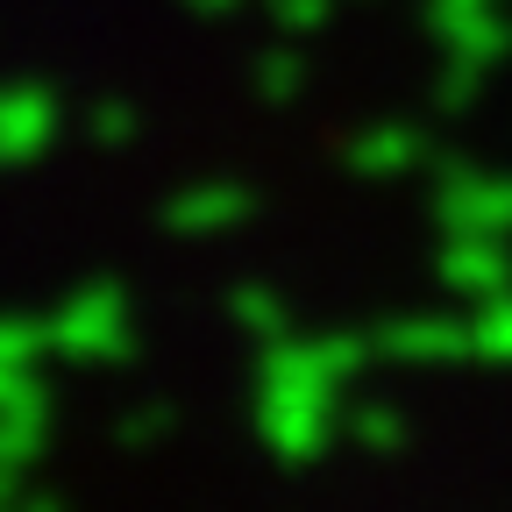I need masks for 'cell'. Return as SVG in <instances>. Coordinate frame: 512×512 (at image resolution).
<instances>
[{
  "mask_svg": "<svg viewBox=\"0 0 512 512\" xmlns=\"http://www.w3.org/2000/svg\"><path fill=\"white\" fill-rule=\"evenodd\" d=\"M264 15L278 22V36H320L335 22V0H264Z\"/></svg>",
  "mask_w": 512,
  "mask_h": 512,
  "instance_id": "cell-18",
  "label": "cell"
},
{
  "mask_svg": "<svg viewBox=\"0 0 512 512\" xmlns=\"http://www.w3.org/2000/svg\"><path fill=\"white\" fill-rule=\"evenodd\" d=\"M342 384L328 377H256V434L278 463L306 470L313 456H328V441L342 434Z\"/></svg>",
  "mask_w": 512,
  "mask_h": 512,
  "instance_id": "cell-1",
  "label": "cell"
},
{
  "mask_svg": "<svg viewBox=\"0 0 512 512\" xmlns=\"http://www.w3.org/2000/svg\"><path fill=\"white\" fill-rule=\"evenodd\" d=\"M0 463H8V484H22L43 456V427H50V384L36 370H0Z\"/></svg>",
  "mask_w": 512,
  "mask_h": 512,
  "instance_id": "cell-5",
  "label": "cell"
},
{
  "mask_svg": "<svg viewBox=\"0 0 512 512\" xmlns=\"http://www.w3.org/2000/svg\"><path fill=\"white\" fill-rule=\"evenodd\" d=\"M249 221V192L228 185V178H200V185H185L171 192V200L157 207V228L164 235H185V242H207V235H228Z\"/></svg>",
  "mask_w": 512,
  "mask_h": 512,
  "instance_id": "cell-9",
  "label": "cell"
},
{
  "mask_svg": "<svg viewBox=\"0 0 512 512\" xmlns=\"http://www.w3.org/2000/svg\"><path fill=\"white\" fill-rule=\"evenodd\" d=\"M427 29L441 43V57H463V64H491L512 57V15L505 0H427Z\"/></svg>",
  "mask_w": 512,
  "mask_h": 512,
  "instance_id": "cell-4",
  "label": "cell"
},
{
  "mask_svg": "<svg viewBox=\"0 0 512 512\" xmlns=\"http://www.w3.org/2000/svg\"><path fill=\"white\" fill-rule=\"evenodd\" d=\"M8 512H64V505L43 498V491H22V484H15V491H8Z\"/></svg>",
  "mask_w": 512,
  "mask_h": 512,
  "instance_id": "cell-20",
  "label": "cell"
},
{
  "mask_svg": "<svg viewBox=\"0 0 512 512\" xmlns=\"http://www.w3.org/2000/svg\"><path fill=\"white\" fill-rule=\"evenodd\" d=\"M434 278H441V292L484 306V299L512 292V249H505V235H448L434 256Z\"/></svg>",
  "mask_w": 512,
  "mask_h": 512,
  "instance_id": "cell-6",
  "label": "cell"
},
{
  "mask_svg": "<svg viewBox=\"0 0 512 512\" xmlns=\"http://www.w3.org/2000/svg\"><path fill=\"white\" fill-rule=\"evenodd\" d=\"M299 86H306V57H299L292 43H271L264 57H256V93H264L271 107L299 100Z\"/></svg>",
  "mask_w": 512,
  "mask_h": 512,
  "instance_id": "cell-14",
  "label": "cell"
},
{
  "mask_svg": "<svg viewBox=\"0 0 512 512\" xmlns=\"http://www.w3.org/2000/svg\"><path fill=\"white\" fill-rule=\"evenodd\" d=\"M434 221L441 235H512V178L470 157L434 164Z\"/></svg>",
  "mask_w": 512,
  "mask_h": 512,
  "instance_id": "cell-3",
  "label": "cell"
},
{
  "mask_svg": "<svg viewBox=\"0 0 512 512\" xmlns=\"http://www.w3.org/2000/svg\"><path fill=\"white\" fill-rule=\"evenodd\" d=\"M370 342L384 363H463V356H477L470 320H456V313H399L384 328H370Z\"/></svg>",
  "mask_w": 512,
  "mask_h": 512,
  "instance_id": "cell-7",
  "label": "cell"
},
{
  "mask_svg": "<svg viewBox=\"0 0 512 512\" xmlns=\"http://www.w3.org/2000/svg\"><path fill=\"white\" fill-rule=\"evenodd\" d=\"M64 128V107H57V86L43 79H22L8 100H0V157H8L15 171H29Z\"/></svg>",
  "mask_w": 512,
  "mask_h": 512,
  "instance_id": "cell-8",
  "label": "cell"
},
{
  "mask_svg": "<svg viewBox=\"0 0 512 512\" xmlns=\"http://www.w3.org/2000/svg\"><path fill=\"white\" fill-rule=\"evenodd\" d=\"M342 434L363 448V456H399V448H406V420H399V406H384V399H363V406H349Z\"/></svg>",
  "mask_w": 512,
  "mask_h": 512,
  "instance_id": "cell-12",
  "label": "cell"
},
{
  "mask_svg": "<svg viewBox=\"0 0 512 512\" xmlns=\"http://www.w3.org/2000/svg\"><path fill=\"white\" fill-rule=\"evenodd\" d=\"M164 434H171V406H157V399H136L114 420V448H128V456H143V448L164 441Z\"/></svg>",
  "mask_w": 512,
  "mask_h": 512,
  "instance_id": "cell-15",
  "label": "cell"
},
{
  "mask_svg": "<svg viewBox=\"0 0 512 512\" xmlns=\"http://www.w3.org/2000/svg\"><path fill=\"white\" fill-rule=\"evenodd\" d=\"M50 356L57 363H128L136 356V328H128V292L121 278H93L50 313Z\"/></svg>",
  "mask_w": 512,
  "mask_h": 512,
  "instance_id": "cell-2",
  "label": "cell"
},
{
  "mask_svg": "<svg viewBox=\"0 0 512 512\" xmlns=\"http://www.w3.org/2000/svg\"><path fill=\"white\" fill-rule=\"evenodd\" d=\"M228 320H235L249 342H278V335H292V306H285V292L264 285V278L228 285Z\"/></svg>",
  "mask_w": 512,
  "mask_h": 512,
  "instance_id": "cell-11",
  "label": "cell"
},
{
  "mask_svg": "<svg viewBox=\"0 0 512 512\" xmlns=\"http://www.w3.org/2000/svg\"><path fill=\"white\" fill-rule=\"evenodd\" d=\"M342 164L356 171V178H413L420 164H427V136L420 128H406V121H370L363 136H349L342 143Z\"/></svg>",
  "mask_w": 512,
  "mask_h": 512,
  "instance_id": "cell-10",
  "label": "cell"
},
{
  "mask_svg": "<svg viewBox=\"0 0 512 512\" xmlns=\"http://www.w3.org/2000/svg\"><path fill=\"white\" fill-rule=\"evenodd\" d=\"M86 136L93 143H128V136H136V107H128V100H93V114H86Z\"/></svg>",
  "mask_w": 512,
  "mask_h": 512,
  "instance_id": "cell-19",
  "label": "cell"
},
{
  "mask_svg": "<svg viewBox=\"0 0 512 512\" xmlns=\"http://www.w3.org/2000/svg\"><path fill=\"white\" fill-rule=\"evenodd\" d=\"M50 356V320H8L0 335V370H36Z\"/></svg>",
  "mask_w": 512,
  "mask_h": 512,
  "instance_id": "cell-17",
  "label": "cell"
},
{
  "mask_svg": "<svg viewBox=\"0 0 512 512\" xmlns=\"http://www.w3.org/2000/svg\"><path fill=\"white\" fill-rule=\"evenodd\" d=\"M477 86H484V64L441 57V79H434V114H470V107H477Z\"/></svg>",
  "mask_w": 512,
  "mask_h": 512,
  "instance_id": "cell-16",
  "label": "cell"
},
{
  "mask_svg": "<svg viewBox=\"0 0 512 512\" xmlns=\"http://www.w3.org/2000/svg\"><path fill=\"white\" fill-rule=\"evenodd\" d=\"M185 8H192V15H207V22H221V15L242 8V0H185Z\"/></svg>",
  "mask_w": 512,
  "mask_h": 512,
  "instance_id": "cell-21",
  "label": "cell"
},
{
  "mask_svg": "<svg viewBox=\"0 0 512 512\" xmlns=\"http://www.w3.org/2000/svg\"><path fill=\"white\" fill-rule=\"evenodd\" d=\"M470 349H477V363H512V292H498L470 313Z\"/></svg>",
  "mask_w": 512,
  "mask_h": 512,
  "instance_id": "cell-13",
  "label": "cell"
}]
</instances>
